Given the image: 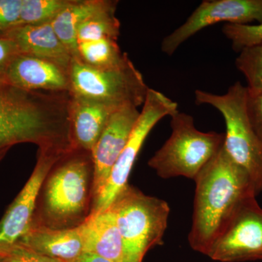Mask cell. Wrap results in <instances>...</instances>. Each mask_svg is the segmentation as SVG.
Wrapping results in <instances>:
<instances>
[{"label":"cell","mask_w":262,"mask_h":262,"mask_svg":"<svg viewBox=\"0 0 262 262\" xmlns=\"http://www.w3.org/2000/svg\"><path fill=\"white\" fill-rule=\"evenodd\" d=\"M70 92L27 91L0 80V161L26 143L39 150L70 149Z\"/></svg>","instance_id":"obj_1"},{"label":"cell","mask_w":262,"mask_h":262,"mask_svg":"<svg viewBox=\"0 0 262 262\" xmlns=\"http://www.w3.org/2000/svg\"><path fill=\"white\" fill-rule=\"evenodd\" d=\"M194 181L195 194L188 241L194 251L207 256L239 207L257 194L248 174L223 146Z\"/></svg>","instance_id":"obj_2"},{"label":"cell","mask_w":262,"mask_h":262,"mask_svg":"<svg viewBox=\"0 0 262 262\" xmlns=\"http://www.w3.org/2000/svg\"><path fill=\"white\" fill-rule=\"evenodd\" d=\"M94 177L91 151L72 149L64 153L42 183L32 225L53 229L82 225L92 210Z\"/></svg>","instance_id":"obj_3"},{"label":"cell","mask_w":262,"mask_h":262,"mask_svg":"<svg viewBox=\"0 0 262 262\" xmlns=\"http://www.w3.org/2000/svg\"><path fill=\"white\" fill-rule=\"evenodd\" d=\"M108 208L121 234L123 262H142L149 249L163 244L170 212L166 201L128 184Z\"/></svg>","instance_id":"obj_4"},{"label":"cell","mask_w":262,"mask_h":262,"mask_svg":"<svg viewBox=\"0 0 262 262\" xmlns=\"http://www.w3.org/2000/svg\"><path fill=\"white\" fill-rule=\"evenodd\" d=\"M170 117L171 135L148 165L163 179L181 177L194 180L223 146L225 133L199 130L192 116L179 110Z\"/></svg>","instance_id":"obj_5"},{"label":"cell","mask_w":262,"mask_h":262,"mask_svg":"<svg viewBox=\"0 0 262 262\" xmlns=\"http://www.w3.org/2000/svg\"><path fill=\"white\" fill-rule=\"evenodd\" d=\"M194 96L196 103L209 105L223 117L226 125L224 149L248 174L258 195L262 192V142L248 121L247 87L236 82L225 94L196 90Z\"/></svg>","instance_id":"obj_6"},{"label":"cell","mask_w":262,"mask_h":262,"mask_svg":"<svg viewBox=\"0 0 262 262\" xmlns=\"http://www.w3.org/2000/svg\"><path fill=\"white\" fill-rule=\"evenodd\" d=\"M70 94L114 108H139L149 88L130 58L118 67L97 69L72 58L69 67Z\"/></svg>","instance_id":"obj_7"},{"label":"cell","mask_w":262,"mask_h":262,"mask_svg":"<svg viewBox=\"0 0 262 262\" xmlns=\"http://www.w3.org/2000/svg\"><path fill=\"white\" fill-rule=\"evenodd\" d=\"M177 110L178 104L173 100L160 91L148 90L139 119L107 182L93 202L91 214L108 209L116 196L128 185L131 170L150 132L164 117H170Z\"/></svg>","instance_id":"obj_8"},{"label":"cell","mask_w":262,"mask_h":262,"mask_svg":"<svg viewBox=\"0 0 262 262\" xmlns=\"http://www.w3.org/2000/svg\"><path fill=\"white\" fill-rule=\"evenodd\" d=\"M207 256L220 262L262 259V208L256 196L239 207L212 244Z\"/></svg>","instance_id":"obj_9"},{"label":"cell","mask_w":262,"mask_h":262,"mask_svg":"<svg viewBox=\"0 0 262 262\" xmlns=\"http://www.w3.org/2000/svg\"><path fill=\"white\" fill-rule=\"evenodd\" d=\"M262 23V0H204L180 27L161 43V50L171 56L189 38L203 29L225 22L231 24Z\"/></svg>","instance_id":"obj_10"},{"label":"cell","mask_w":262,"mask_h":262,"mask_svg":"<svg viewBox=\"0 0 262 262\" xmlns=\"http://www.w3.org/2000/svg\"><path fill=\"white\" fill-rule=\"evenodd\" d=\"M67 151L38 149L32 175L0 221V256L18 244L32 227L42 183L53 165Z\"/></svg>","instance_id":"obj_11"},{"label":"cell","mask_w":262,"mask_h":262,"mask_svg":"<svg viewBox=\"0 0 262 262\" xmlns=\"http://www.w3.org/2000/svg\"><path fill=\"white\" fill-rule=\"evenodd\" d=\"M140 115L135 106H127L114 112L91 151L94 162V202L101 192L112 170L126 145Z\"/></svg>","instance_id":"obj_12"},{"label":"cell","mask_w":262,"mask_h":262,"mask_svg":"<svg viewBox=\"0 0 262 262\" xmlns=\"http://www.w3.org/2000/svg\"><path fill=\"white\" fill-rule=\"evenodd\" d=\"M68 70L49 60L20 53L8 67L5 81L27 91L70 92Z\"/></svg>","instance_id":"obj_13"},{"label":"cell","mask_w":262,"mask_h":262,"mask_svg":"<svg viewBox=\"0 0 262 262\" xmlns=\"http://www.w3.org/2000/svg\"><path fill=\"white\" fill-rule=\"evenodd\" d=\"M116 110L70 94L69 124L72 148L92 151L110 117Z\"/></svg>","instance_id":"obj_14"},{"label":"cell","mask_w":262,"mask_h":262,"mask_svg":"<svg viewBox=\"0 0 262 262\" xmlns=\"http://www.w3.org/2000/svg\"><path fill=\"white\" fill-rule=\"evenodd\" d=\"M39 254L63 262H73L84 253L81 227L53 229L32 225L18 243Z\"/></svg>","instance_id":"obj_15"},{"label":"cell","mask_w":262,"mask_h":262,"mask_svg":"<svg viewBox=\"0 0 262 262\" xmlns=\"http://www.w3.org/2000/svg\"><path fill=\"white\" fill-rule=\"evenodd\" d=\"M7 38L15 43L20 53L49 60L69 70L72 56L51 23L21 24L13 29Z\"/></svg>","instance_id":"obj_16"},{"label":"cell","mask_w":262,"mask_h":262,"mask_svg":"<svg viewBox=\"0 0 262 262\" xmlns=\"http://www.w3.org/2000/svg\"><path fill=\"white\" fill-rule=\"evenodd\" d=\"M80 227L84 253L113 262H123V242L110 208L90 215Z\"/></svg>","instance_id":"obj_17"},{"label":"cell","mask_w":262,"mask_h":262,"mask_svg":"<svg viewBox=\"0 0 262 262\" xmlns=\"http://www.w3.org/2000/svg\"><path fill=\"white\" fill-rule=\"evenodd\" d=\"M107 0H73L51 22L57 36L71 55L75 57L77 50V29L85 19L106 5Z\"/></svg>","instance_id":"obj_18"},{"label":"cell","mask_w":262,"mask_h":262,"mask_svg":"<svg viewBox=\"0 0 262 262\" xmlns=\"http://www.w3.org/2000/svg\"><path fill=\"white\" fill-rule=\"evenodd\" d=\"M118 1L107 0L106 5L85 19L77 29L78 43L114 39L117 40L120 34V23L116 16Z\"/></svg>","instance_id":"obj_19"},{"label":"cell","mask_w":262,"mask_h":262,"mask_svg":"<svg viewBox=\"0 0 262 262\" xmlns=\"http://www.w3.org/2000/svg\"><path fill=\"white\" fill-rule=\"evenodd\" d=\"M77 58L84 64L97 69H108L118 67L129 58L114 39H100L78 43Z\"/></svg>","instance_id":"obj_20"},{"label":"cell","mask_w":262,"mask_h":262,"mask_svg":"<svg viewBox=\"0 0 262 262\" xmlns=\"http://www.w3.org/2000/svg\"><path fill=\"white\" fill-rule=\"evenodd\" d=\"M73 0H23L21 24L51 23Z\"/></svg>","instance_id":"obj_21"},{"label":"cell","mask_w":262,"mask_h":262,"mask_svg":"<svg viewBox=\"0 0 262 262\" xmlns=\"http://www.w3.org/2000/svg\"><path fill=\"white\" fill-rule=\"evenodd\" d=\"M238 53L235 65L247 80V89L262 92V45L244 48Z\"/></svg>","instance_id":"obj_22"},{"label":"cell","mask_w":262,"mask_h":262,"mask_svg":"<svg viewBox=\"0 0 262 262\" xmlns=\"http://www.w3.org/2000/svg\"><path fill=\"white\" fill-rule=\"evenodd\" d=\"M222 31L230 41L232 49L237 53L244 48L262 44V23L256 25L225 24Z\"/></svg>","instance_id":"obj_23"},{"label":"cell","mask_w":262,"mask_h":262,"mask_svg":"<svg viewBox=\"0 0 262 262\" xmlns=\"http://www.w3.org/2000/svg\"><path fill=\"white\" fill-rule=\"evenodd\" d=\"M22 4L23 0H0V37H7L20 25Z\"/></svg>","instance_id":"obj_24"},{"label":"cell","mask_w":262,"mask_h":262,"mask_svg":"<svg viewBox=\"0 0 262 262\" xmlns=\"http://www.w3.org/2000/svg\"><path fill=\"white\" fill-rule=\"evenodd\" d=\"M246 106L248 121L262 142V92L247 89Z\"/></svg>","instance_id":"obj_25"},{"label":"cell","mask_w":262,"mask_h":262,"mask_svg":"<svg viewBox=\"0 0 262 262\" xmlns=\"http://www.w3.org/2000/svg\"><path fill=\"white\" fill-rule=\"evenodd\" d=\"M3 262H63L39 254L20 244H15L3 255Z\"/></svg>","instance_id":"obj_26"},{"label":"cell","mask_w":262,"mask_h":262,"mask_svg":"<svg viewBox=\"0 0 262 262\" xmlns=\"http://www.w3.org/2000/svg\"><path fill=\"white\" fill-rule=\"evenodd\" d=\"M19 53L20 51L13 41L7 37H0V80L5 81L8 67Z\"/></svg>","instance_id":"obj_27"},{"label":"cell","mask_w":262,"mask_h":262,"mask_svg":"<svg viewBox=\"0 0 262 262\" xmlns=\"http://www.w3.org/2000/svg\"><path fill=\"white\" fill-rule=\"evenodd\" d=\"M73 262H113L91 253H84L78 259Z\"/></svg>","instance_id":"obj_28"},{"label":"cell","mask_w":262,"mask_h":262,"mask_svg":"<svg viewBox=\"0 0 262 262\" xmlns=\"http://www.w3.org/2000/svg\"><path fill=\"white\" fill-rule=\"evenodd\" d=\"M0 262H3V257L2 256H0Z\"/></svg>","instance_id":"obj_29"},{"label":"cell","mask_w":262,"mask_h":262,"mask_svg":"<svg viewBox=\"0 0 262 262\" xmlns=\"http://www.w3.org/2000/svg\"><path fill=\"white\" fill-rule=\"evenodd\" d=\"M262 45V44H261Z\"/></svg>","instance_id":"obj_30"}]
</instances>
